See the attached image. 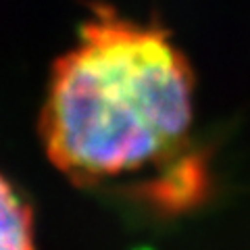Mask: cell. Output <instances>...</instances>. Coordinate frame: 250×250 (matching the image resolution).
Returning <instances> with one entry per match:
<instances>
[{"label":"cell","instance_id":"obj_1","mask_svg":"<svg viewBox=\"0 0 250 250\" xmlns=\"http://www.w3.org/2000/svg\"><path fill=\"white\" fill-rule=\"evenodd\" d=\"M194 75L165 29L94 6L77 44L54 62L40 136L48 159L82 186L154 171L165 207L200 198L205 169L186 152Z\"/></svg>","mask_w":250,"mask_h":250},{"label":"cell","instance_id":"obj_2","mask_svg":"<svg viewBox=\"0 0 250 250\" xmlns=\"http://www.w3.org/2000/svg\"><path fill=\"white\" fill-rule=\"evenodd\" d=\"M0 250H36L29 202L0 173Z\"/></svg>","mask_w":250,"mask_h":250}]
</instances>
